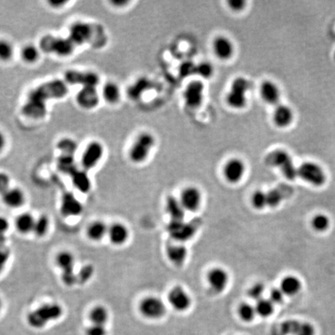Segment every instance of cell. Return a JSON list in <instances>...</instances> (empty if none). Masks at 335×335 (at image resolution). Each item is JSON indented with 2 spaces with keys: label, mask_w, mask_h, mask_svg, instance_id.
Returning a JSON list of instances; mask_svg holds the SVG:
<instances>
[{
  "label": "cell",
  "mask_w": 335,
  "mask_h": 335,
  "mask_svg": "<svg viewBox=\"0 0 335 335\" xmlns=\"http://www.w3.org/2000/svg\"><path fill=\"white\" fill-rule=\"evenodd\" d=\"M56 264L62 270V280L64 284L72 287L77 282V274L74 272L75 257L72 253L67 250L61 252L56 256Z\"/></svg>",
  "instance_id": "8992f818"
},
{
  "label": "cell",
  "mask_w": 335,
  "mask_h": 335,
  "mask_svg": "<svg viewBox=\"0 0 335 335\" xmlns=\"http://www.w3.org/2000/svg\"><path fill=\"white\" fill-rule=\"evenodd\" d=\"M312 225L317 231H324L328 228L329 220L324 214H318L313 219Z\"/></svg>",
  "instance_id": "bcb514c9"
},
{
  "label": "cell",
  "mask_w": 335,
  "mask_h": 335,
  "mask_svg": "<svg viewBox=\"0 0 335 335\" xmlns=\"http://www.w3.org/2000/svg\"><path fill=\"white\" fill-rule=\"evenodd\" d=\"M59 168L61 171L71 175L75 170H77L75 164V159L73 155H63L59 158Z\"/></svg>",
  "instance_id": "d590c367"
},
{
  "label": "cell",
  "mask_w": 335,
  "mask_h": 335,
  "mask_svg": "<svg viewBox=\"0 0 335 335\" xmlns=\"http://www.w3.org/2000/svg\"><path fill=\"white\" fill-rule=\"evenodd\" d=\"M65 77L67 82L72 85H81L82 87H96L99 81L96 74L90 72L69 70L65 73Z\"/></svg>",
  "instance_id": "4fadbf2b"
},
{
  "label": "cell",
  "mask_w": 335,
  "mask_h": 335,
  "mask_svg": "<svg viewBox=\"0 0 335 335\" xmlns=\"http://www.w3.org/2000/svg\"><path fill=\"white\" fill-rule=\"evenodd\" d=\"M266 197L267 206L271 207H277L281 202L282 198H283L281 192L280 191L275 190V189L267 192Z\"/></svg>",
  "instance_id": "c3c4849f"
},
{
  "label": "cell",
  "mask_w": 335,
  "mask_h": 335,
  "mask_svg": "<svg viewBox=\"0 0 335 335\" xmlns=\"http://www.w3.org/2000/svg\"><path fill=\"white\" fill-rule=\"evenodd\" d=\"M252 204L257 210H261L267 206L266 193L262 191H256L252 197Z\"/></svg>",
  "instance_id": "f6af8a7d"
},
{
  "label": "cell",
  "mask_w": 335,
  "mask_h": 335,
  "mask_svg": "<svg viewBox=\"0 0 335 335\" xmlns=\"http://www.w3.org/2000/svg\"><path fill=\"white\" fill-rule=\"evenodd\" d=\"M179 201L184 210L194 212L198 210L201 205L202 194L197 187L189 186L182 191Z\"/></svg>",
  "instance_id": "5bb4252c"
},
{
  "label": "cell",
  "mask_w": 335,
  "mask_h": 335,
  "mask_svg": "<svg viewBox=\"0 0 335 335\" xmlns=\"http://www.w3.org/2000/svg\"><path fill=\"white\" fill-rule=\"evenodd\" d=\"M264 291H265V287L263 285L262 283H256L248 290V296L253 299L259 300L262 299Z\"/></svg>",
  "instance_id": "681fc988"
},
{
  "label": "cell",
  "mask_w": 335,
  "mask_h": 335,
  "mask_svg": "<svg viewBox=\"0 0 335 335\" xmlns=\"http://www.w3.org/2000/svg\"><path fill=\"white\" fill-rule=\"evenodd\" d=\"M6 145V138L4 133L0 131V152L4 149V146Z\"/></svg>",
  "instance_id": "94428289"
},
{
  "label": "cell",
  "mask_w": 335,
  "mask_h": 335,
  "mask_svg": "<svg viewBox=\"0 0 335 335\" xmlns=\"http://www.w3.org/2000/svg\"><path fill=\"white\" fill-rule=\"evenodd\" d=\"M121 95V90L116 83L107 82L103 87V96L108 103H115L119 101Z\"/></svg>",
  "instance_id": "836d02e7"
},
{
  "label": "cell",
  "mask_w": 335,
  "mask_h": 335,
  "mask_svg": "<svg viewBox=\"0 0 335 335\" xmlns=\"http://www.w3.org/2000/svg\"><path fill=\"white\" fill-rule=\"evenodd\" d=\"M184 210L180 201H178L176 198H169L167 200V211L173 218V221H182Z\"/></svg>",
  "instance_id": "d6a6232c"
},
{
  "label": "cell",
  "mask_w": 335,
  "mask_h": 335,
  "mask_svg": "<svg viewBox=\"0 0 335 335\" xmlns=\"http://www.w3.org/2000/svg\"><path fill=\"white\" fill-rule=\"evenodd\" d=\"M209 285L216 293H222L226 289L229 281L228 272L221 268H215L207 275Z\"/></svg>",
  "instance_id": "d6986e66"
},
{
  "label": "cell",
  "mask_w": 335,
  "mask_h": 335,
  "mask_svg": "<svg viewBox=\"0 0 335 335\" xmlns=\"http://www.w3.org/2000/svg\"><path fill=\"white\" fill-rule=\"evenodd\" d=\"M214 73V68L209 62H202L196 65V75L204 79H209Z\"/></svg>",
  "instance_id": "74e56055"
},
{
  "label": "cell",
  "mask_w": 335,
  "mask_h": 335,
  "mask_svg": "<svg viewBox=\"0 0 335 335\" xmlns=\"http://www.w3.org/2000/svg\"><path fill=\"white\" fill-rule=\"evenodd\" d=\"M294 114L293 109L285 104H278L272 114V121L278 128H287L293 124Z\"/></svg>",
  "instance_id": "e0dca14e"
},
{
  "label": "cell",
  "mask_w": 335,
  "mask_h": 335,
  "mask_svg": "<svg viewBox=\"0 0 335 335\" xmlns=\"http://www.w3.org/2000/svg\"><path fill=\"white\" fill-rule=\"evenodd\" d=\"M3 202L7 207L18 208L21 207L25 201V196L21 189L17 188H10L2 195Z\"/></svg>",
  "instance_id": "cb8c5ba5"
},
{
  "label": "cell",
  "mask_w": 335,
  "mask_h": 335,
  "mask_svg": "<svg viewBox=\"0 0 335 335\" xmlns=\"http://www.w3.org/2000/svg\"><path fill=\"white\" fill-rule=\"evenodd\" d=\"M261 98L267 104L276 105L281 98V92L278 86L271 80L262 81L259 89Z\"/></svg>",
  "instance_id": "ac0fdd59"
},
{
  "label": "cell",
  "mask_w": 335,
  "mask_h": 335,
  "mask_svg": "<svg viewBox=\"0 0 335 335\" xmlns=\"http://www.w3.org/2000/svg\"><path fill=\"white\" fill-rule=\"evenodd\" d=\"M148 87V81L147 80L140 79L136 81L134 85L130 87L128 91L129 96H131L132 98H137L141 94L142 92H144L145 89Z\"/></svg>",
  "instance_id": "7dc6e473"
},
{
  "label": "cell",
  "mask_w": 335,
  "mask_h": 335,
  "mask_svg": "<svg viewBox=\"0 0 335 335\" xmlns=\"http://www.w3.org/2000/svg\"><path fill=\"white\" fill-rule=\"evenodd\" d=\"M90 320L92 324L106 326L109 320V312L103 306H96L90 313Z\"/></svg>",
  "instance_id": "4dcf8cb0"
},
{
  "label": "cell",
  "mask_w": 335,
  "mask_h": 335,
  "mask_svg": "<svg viewBox=\"0 0 335 335\" xmlns=\"http://www.w3.org/2000/svg\"><path fill=\"white\" fill-rule=\"evenodd\" d=\"M59 150L62 152L63 155H73L74 153L76 152L77 145L76 142L72 139L65 138L61 140L58 145Z\"/></svg>",
  "instance_id": "60d3db41"
},
{
  "label": "cell",
  "mask_w": 335,
  "mask_h": 335,
  "mask_svg": "<svg viewBox=\"0 0 335 335\" xmlns=\"http://www.w3.org/2000/svg\"><path fill=\"white\" fill-rule=\"evenodd\" d=\"M108 228L103 221L93 222L87 228V236L93 241H100L107 234Z\"/></svg>",
  "instance_id": "f546056e"
},
{
  "label": "cell",
  "mask_w": 335,
  "mask_h": 335,
  "mask_svg": "<svg viewBox=\"0 0 335 335\" xmlns=\"http://www.w3.org/2000/svg\"><path fill=\"white\" fill-rule=\"evenodd\" d=\"M1 308H2V302H1V299H0V310H1Z\"/></svg>",
  "instance_id": "6125c7cd"
},
{
  "label": "cell",
  "mask_w": 335,
  "mask_h": 335,
  "mask_svg": "<svg viewBox=\"0 0 335 335\" xmlns=\"http://www.w3.org/2000/svg\"><path fill=\"white\" fill-rule=\"evenodd\" d=\"M104 149L100 142H93L88 145L81 157V164L85 170H91L99 163L103 155Z\"/></svg>",
  "instance_id": "8fae6325"
},
{
  "label": "cell",
  "mask_w": 335,
  "mask_h": 335,
  "mask_svg": "<svg viewBox=\"0 0 335 335\" xmlns=\"http://www.w3.org/2000/svg\"><path fill=\"white\" fill-rule=\"evenodd\" d=\"M170 305L179 312L187 311L191 306V298L182 287H176L169 293Z\"/></svg>",
  "instance_id": "9a60e30c"
},
{
  "label": "cell",
  "mask_w": 335,
  "mask_h": 335,
  "mask_svg": "<svg viewBox=\"0 0 335 335\" xmlns=\"http://www.w3.org/2000/svg\"><path fill=\"white\" fill-rule=\"evenodd\" d=\"M35 219L29 213H23L16 217L15 226L16 230L21 234H28L33 232L35 226Z\"/></svg>",
  "instance_id": "f1b7e54d"
},
{
  "label": "cell",
  "mask_w": 335,
  "mask_h": 335,
  "mask_svg": "<svg viewBox=\"0 0 335 335\" xmlns=\"http://www.w3.org/2000/svg\"><path fill=\"white\" fill-rule=\"evenodd\" d=\"M266 162L270 165L278 168L285 177L290 180H293L297 175V169L293 164L291 156L284 150H275L268 155Z\"/></svg>",
  "instance_id": "5b68a950"
},
{
  "label": "cell",
  "mask_w": 335,
  "mask_h": 335,
  "mask_svg": "<svg viewBox=\"0 0 335 335\" xmlns=\"http://www.w3.org/2000/svg\"><path fill=\"white\" fill-rule=\"evenodd\" d=\"M10 179L8 175L0 173V194L3 195L10 189Z\"/></svg>",
  "instance_id": "db71d44e"
},
{
  "label": "cell",
  "mask_w": 335,
  "mask_h": 335,
  "mask_svg": "<svg viewBox=\"0 0 335 335\" xmlns=\"http://www.w3.org/2000/svg\"><path fill=\"white\" fill-rule=\"evenodd\" d=\"M22 59L27 63L36 62L39 58V50L35 45L29 44L23 47L21 52Z\"/></svg>",
  "instance_id": "ab89813d"
},
{
  "label": "cell",
  "mask_w": 335,
  "mask_h": 335,
  "mask_svg": "<svg viewBox=\"0 0 335 335\" xmlns=\"http://www.w3.org/2000/svg\"><path fill=\"white\" fill-rule=\"evenodd\" d=\"M87 335H106L107 330L106 326L98 325V324H92L87 327L86 330Z\"/></svg>",
  "instance_id": "f907efd6"
},
{
  "label": "cell",
  "mask_w": 335,
  "mask_h": 335,
  "mask_svg": "<svg viewBox=\"0 0 335 335\" xmlns=\"http://www.w3.org/2000/svg\"><path fill=\"white\" fill-rule=\"evenodd\" d=\"M169 230L172 236L178 240L189 239L193 235L194 233L192 227L182 221H173L169 227Z\"/></svg>",
  "instance_id": "d4e9b609"
},
{
  "label": "cell",
  "mask_w": 335,
  "mask_h": 335,
  "mask_svg": "<svg viewBox=\"0 0 335 335\" xmlns=\"http://www.w3.org/2000/svg\"><path fill=\"white\" fill-rule=\"evenodd\" d=\"M10 228V222L4 216H0V233L6 234Z\"/></svg>",
  "instance_id": "680465c9"
},
{
  "label": "cell",
  "mask_w": 335,
  "mask_h": 335,
  "mask_svg": "<svg viewBox=\"0 0 335 335\" xmlns=\"http://www.w3.org/2000/svg\"><path fill=\"white\" fill-rule=\"evenodd\" d=\"M297 175L314 186H322L326 181L325 173L322 168L312 161H306L301 164L297 169Z\"/></svg>",
  "instance_id": "ba28073f"
},
{
  "label": "cell",
  "mask_w": 335,
  "mask_h": 335,
  "mask_svg": "<svg viewBox=\"0 0 335 335\" xmlns=\"http://www.w3.org/2000/svg\"><path fill=\"white\" fill-rule=\"evenodd\" d=\"M228 7L234 12H241L245 9L247 2L244 0H230L228 1Z\"/></svg>",
  "instance_id": "f5cc1de1"
},
{
  "label": "cell",
  "mask_w": 335,
  "mask_h": 335,
  "mask_svg": "<svg viewBox=\"0 0 335 335\" xmlns=\"http://www.w3.org/2000/svg\"><path fill=\"white\" fill-rule=\"evenodd\" d=\"M94 268L92 265H84L77 274V282L81 284H85L92 278Z\"/></svg>",
  "instance_id": "7bdbcfd3"
},
{
  "label": "cell",
  "mask_w": 335,
  "mask_h": 335,
  "mask_svg": "<svg viewBox=\"0 0 335 335\" xmlns=\"http://www.w3.org/2000/svg\"><path fill=\"white\" fill-rule=\"evenodd\" d=\"M75 44L70 38H54L52 36L44 37L41 41L43 51L54 52L59 55L67 56L73 51Z\"/></svg>",
  "instance_id": "52a82bcc"
},
{
  "label": "cell",
  "mask_w": 335,
  "mask_h": 335,
  "mask_svg": "<svg viewBox=\"0 0 335 335\" xmlns=\"http://www.w3.org/2000/svg\"><path fill=\"white\" fill-rule=\"evenodd\" d=\"M82 210V205L73 194L71 192L64 194L61 204V213L63 216L69 217L78 216Z\"/></svg>",
  "instance_id": "ffe728a7"
},
{
  "label": "cell",
  "mask_w": 335,
  "mask_h": 335,
  "mask_svg": "<svg viewBox=\"0 0 335 335\" xmlns=\"http://www.w3.org/2000/svg\"><path fill=\"white\" fill-rule=\"evenodd\" d=\"M74 186L83 193H87L91 188L90 178L85 171L75 170L71 174Z\"/></svg>",
  "instance_id": "83f0119b"
},
{
  "label": "cell",
  "mask_w": 335,
  "mask_h": 335,
  "mask_svg": "<svg viewBox=\"0 0 335 335\" xmlns=\"http://www.w3.org/2000/svg\"><path fill=\"white\" fill-rule=\"evenodd\" d=\"M63 309L58 303H45L31 311L26 317L28 324L35 329H41L51 321L59 319Z\"/></svg>",
  "instance_id": "6da1fadb"
},
{
  "label": "cell",
  "mask_w": 335,
  "mask_h": 335,
  "mask_svg": "<svg viewBox=\"0 0 335 335\" xmlns=\"http://www.w3.org/2000/svg\"><path fill=\"white\" fill-rule=\"evenodd\" d=\"M213 50L216 58L220 60H229L234 55V45L227 37L218 36L213 40Z\"/></svg>",
  "instance_id": "2e32d148"
},
{
  "label": "cell",
  "mask_w": 335,
  "mask_h": 335,
  "mask_svg": "<svg viewBox=\"0 0 335 335\" xmlns=\"http://www.w3.org/2000/svg\"><path fill=\"white\" fill-rule=\"evenodd\" d=\"M10 250L7 247L0 248V273L5 268L9 259H10Z\"/></svg>",
  "instance_id": "11a10c76"
},
{
  "label": "cell",
  "mask_w": 335,
  "mask_h": 335,
  "mask_svg": "<svg viewBox=\"0 0 335 335\" xmlns=\"http://www.w3.org/2000/svg\"><path fill=\"white\" fill-rule=\"evenodd\" d=\"M246 166L242 160L238 158L228 160L224 168V176L230 183H238L242 179Z\"/></svg>",
  "instance_id": "7c38bea8"
},
{
  "label": "cell",
  "mask_w": 335,
  "mask_h": 335,
  "mask_svg": "<svg viewBox=\"0 0 335 335\" xmlns=\"http://www.w3.org/2000/svg\"><path fill=\"white\" fill-rule=\"evenodd\" d=\"M7 241V237H6L5 234H2V233H0V248L5 247Z\"/></svg>",
  "instance_id": "91938a15"
},
{
  "label": "cell",
  "mask_w": 335,
  "mask_h": 335,
  "mask_svg": "<svg viewBox=\"0 0 335 335\" xmlns=\"http://www.w3.org/2000/svg\"><path fill=\"white\" fill-rule=\"evenodd\" d=\"M156 143L153 134L148 132H142L135 139L130 152L129 157L134 163H142L148 158L152 148Z\"/></svg>",
  "instance_id": "3957f363"
},
{
  "label": "cell",
  "mask_w": 335,
  "mask_h": 335,
  "mask_svg": "<svg viewBox=\"0 0 335 335\" xmlns=\"http://www.w3.org/2000/svg\"><path fill=\"white\" fill-rule=\"evenodd\" d=\"M50 221L48 217L45 215H41L38 219L35 220V226L33 232L37 237H44L48 231Z\"/></svg>",
  "instance_id": "e575fe53"
},
{
  "label": "cell",
  "mask_w": 335,
  "mask_h": 335,
  "mask_svg": "<svg viewBox=\"0 0 335 335\" xmlns=\"http://www.w3.org/2000/svg\"><path fill=\"white\" fill-rule=\"evenodd\" d=\"M205 87L200 80H194L188 84L183 92L184 102L188 107L197 109L204 102Z\"/></svg>",
  "instance_id": "9c48e42d"
},
{
  "label": "cell",
  "mask_w": 335,
  "mask_h": 335,
  "mask_svg": "<svg viewBox=\"0 0 335 335\" xmlns=\"http://www.w3.org/2000/svg\"><path fill=\"white\" fill-rule=\"evenodd\" d=\"M141 314L148 319H159L165 314V305L159 298L148 296L139 305Z\"/></svg>",
  "instance_id": "30bf717a"
},
{
  "label": "cell",
  "mask_w": 335,
  "mask_h": 335,
  "mask_svg": "<svg viewBox=\"0 0 335 335\" xmlns=\"http://www.w3.org/2000/svg\"><path fill=\"white\" fill-rule=\"evenodd\" d=\"M301 324L296 321H286L280 327V334L296 335L300 328Z\"/></svg>",
  "instance_id": "b9f144b4"
},
{
  "label": "cell",
  "mask_w": 335,
  "mask_h": 335,
  "mask_svg": "<svg viewBox=\"0 0 335 335\" xmlns=\"http://www.w3.org/2000/svg\"><path fill=\"white\" fill-rule=\"evenodd\" d=\"M252 89V82L244 77H237L231 84L227 93L226 102L234 109H242L247 103V93Z\"/></svg>",
  "instance_id": "7a4b0ae2"
},
{
  "label": "cell",
  "mask_w": 335,
  "mask_h": 335,
  "mask_svg": "<svg viewBox=\"0 0 335 335\" xmlns=\"http://www.w3.org/2000/svg\"><path fill=\"white\" fill-rule=\"evenodd\" d=\"M92 34L93 28L90 24L78 22L71 26L69 38L75 44H84L90 39Z\"/></svg>",
  "instance_id": "44dd1931"
},
{
  "label": "cell",
  "mask_w": 335,
  "mask_h": 335,
  "mask_svg": "<svg viewBox=\"0 0 335 335\" xmlns=\"http://www.w3.org/2000/svg\"><path fill=\"white\" fill-rule=\"evenodd\" d=\"M333 56H334V60H335V52H334V55H333Z\"/></svg>",
  "instance_id": "be15d7a7"
},
{
  "label": "cell",
  "mask_w": 335,
  "mask_h": 335,
  "mask_svg": "<svg viewBox=\"0 0 335 335\" xmlns=\"http://www.w3.org/2000/svg\"><path fill=\"white\" fill-rule=\"evenodd\" d=\"M187 255V249L182 244H173L168 247V258L176 265H182L186 260Z\"/></svg>",
  "instance_id": "4316f807"
},
{
  "label": "cell",
  "mask_w": 335,
  "mask_h": 335,
  "mask_svg": "<svg viewBox=\"0 0 335 335\" xmlns=\"http://www.w3.org/2000/svg\"><path fill=\"white\" fill-rule=\"evenodd\" d=\"M23 113L31 118H41L46 113V103L37 99H28L23 107Z\"/></svg>",
  "instance_id": "484cf974"
},
{
  "label": "cell",
  "mask_w": 335,
  "mask_h": 335,
  "mask_svg": "<svg viewBox=\"0 0 335 335\" xmlns=\"http://www.w3.org/2000/svg\"><path fill=\"white\" fill-rule=\"evenodd\" d=\"M283 295L284 293L282 292L280 289H273L270 292V300L273 304H280L283 302Z\"/></svg>",
  "instance_id": "9f6ffc18"
},
{
  "label": "cell",
  "mask_w": 335,
  "mask_h": 335,
  "mask_svg": "<svg viewBox=\"0 0 335 335\" xmlns=\"http://www.w3.org/2000/svg\"><path fill=\"white\" fill-rule=\"evenodd\" d=\"M13 54V45L9 41L0 40V60H10Z\"/></svg>",
  "instance_id": "ee69618b"
},
{
  "label": "cell",
  "mask_w": 335,
  "mask_h": 335,
  "mask_svg": "<svg viewBox=\"0 0 335 335\" xmlns=\"http://www.w3.org/2000/svg\"><path fill=\"white\" fill-rule=\"evenodd\" d=\"M296 335H314V327L308 323L302 324L299 331Z\"/></svg>",
  "instance_id": "6f0895ef"
},
{
  "label": "cell",
  "mask_w": 335,
  "mask_h": 335,
  "mask_svg": "<svg viewBox=\"0 0 335 335\" xmlns=\"http://www.w3.org/2000/svg\"><path fill=\"white\" fill-rule=\"evenodd\" d=\"M238 314L243 321L250 322L256 317V308L249 303H242L238 309Z\"/></svg>",
  "instance_id": "f35d334b"
},
{
  "label": "cell",
  "mask_w": 335,
  "mask_h": 335,
  "mask_svg": "<svg viewBox=\"0 0 335 335\" xmlns=\"http://www.w3.org/2000/svg\"><path fill=\"white\" fill-rule=\"evenodd\" d=\"M108 237L114 245L125 244L129 238L128 228L121 223H114L108 228Z\"/></svg>",
  "instance_id": "603a6c76"
},
{
  "label": "cell",
  "mask_w": 335,
  "mask_h": 335,
  "mask_svg": "<svg viewBox=\"0 0 335 335\" xmlns=\"http://www.w3.org/2000/svg\"><path fill=\"white\" fill-rule=\"evenodd\" d=\"M300 288L301 283L299 280L296 277L292 276V275L286 277L281 282V288H280V290L284 294L288 295V296H293V295L296 294L299 291Z\"/></svg>",
  "instance_id": "1f68e13d"
},
{
  "label": "cell",
  "mask_w": 335,
  "mask_h": 335,
  "mask_svg": "<svg viewBox=\"0 0 335 335\" xmlns=\"http://www.w3.org/2000/svg\"><path fill=\"white\" fill-rule=\"evenodd\" d=\"M68 93L66 84L62 80L48 81L35 89L30 94L29 99H37L46 103L47 99H59Z\"/></svg>",
  "instance_id": "277c9868"
},
{
  "label": "cell",
  "mask_w": 335,
  "mask_h": 335,
  "mask_svg": "<svg viewBox=\"0 0 335 335\" xmlns=\"http://www.w3.org/2000/svg\"><path fill=\"white\" fill-rule=\"evenodd\" d=\"M196 65L191 62H185L180 67V74L184 77L196 75Z\"/></svg>",
  "instance_id": "816d5d0a"
},
{
  "label": "cell",
  "mask_w": 335,
  "mask_h": 335,
  "mask_svg": "<svg viewBox=\"0 0 335 335\" xmlns=\"http://www.w3.org/2000/svg\"><path fill=\"white\" fill-rule=\"evenodd\" d=\"M256 308V314L262 317H268L273 313L274 304L270 299H261L258 300Z\"/></svg>",
  "instance_id": "8d00e7d4"
},
{
  "label": "cell",
  "mask_w": 335,
  "mask_h": 335,
  "mask_svg": "<svg viewBox=\"0 0 335 335\" xmlns=\"http://www.w3.org/2000/svg\"><path fill=\"white\" fill-rule=\"evenodd\" d=\"M76 100L78 105L85 109H92L97 106L99 98L96 87H82L77 95Z\"/></svg>",
  "instance_id": "7402d4cb"
}]
</instances>
